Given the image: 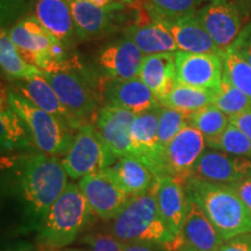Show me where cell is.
Masks as SVG:
<instances>
[{
	"label": "cell",
	"instance_id": "cell-1",
	"mask_svg": "<svg viewBox=\"0 0 251 251\" xmlns=\"http://www.w3.org/2000/svg\"><path fill=\"white\" fill-rule=\"evenodd\" d=\"M15 176L24 201L40 219L68 186L62 161L45 152H33L19 159Z\"/></svg>",
	"mask_w": 251,
	"mask_h": 251
},
{
	"label": "cell",
	"instance_id": "cell-2",
	"mask_svg": "<svg viewBox=\"0 0 251 251\" xmlns=\"http://www.w3.org/2000/svg\"><path fill=\"white\" fill-rule=\"evenodd\" d=\"M184 186L188 199L201 207L224 241L251 233V213L234 186L196 178H188Z\"/></svg>",
	"mask_w": 251,
	"mask_h": 251
},
{
	"label": "cell",
	"instance_id": "cell-3",
	"mask_svg": "<svg viewBox=\"0 0 251 251\" xmlns=\"http://www.w3.org/2000/svg\"><path fill=\"white\" fill-rule=\"evenodd\" d=\"M111 233L124 243H153L170 248L176 240L159 213L153 187L131 197L124 211L112 220Z\"/></svg>",
	"mask_w": 251,
	"mask_h": 251
},
{
	"label": "cell",
	"instance_id": "cell-4",
	"mask_svg": "<svg viewBox=\"0 0 251 251\" xmlns=\"http://www.w3.org/2000/svg\"><path fill=\"white\" fill-rule=\"evenodd\" d=\"M92 214L79 185L68 184L64 192L41 219V240L48 248L68 247L85 229Z\"/></svg>",
	"mask_w": 251,
	"mask_h": 251
},
{
	"label": "cell",
	"instance_id": "cell-5",
	"mask_svg": "<svg viewBox=\"0 0 251 251\" xmlns=\"http://www.w3.org/2000/svg\"><path fill=\"white\" fill-rule=\"evenodd\" d=\"M6 99L11 108L24 121L31 143L39 151L55 157L67 155L76 130L55 115L39 108L14 90H8Z\"/></svg>",
	"mask_w": 251,
	"mask_h": 251
},
{
	"label": "cell",
	"instance_id": "cell-6",
	"mask_svg": "<svg viewBox=\"0 0 251 251\" xmlns=\"http://www.w3.org/2000/svg\"><path fill=\"white\" fill-rule=\"evenodd\" d=\"M43 77L49 81L63 106L78 124H93L97 113L101 108L99 81L94 83L91 75L85 74L81 68L43 72Z\"/></svg>",
	"mask_w": 251,
	"mask_h": 251
},
{
	"label": "cell",
	"instance_id": "cell-7",
	"mask_svg": "<svg viewBox=\"0 0 251 251\" xmlns=\"http://www.w3.org/2000/svg\"><path fill=\"white\" fill-rule=\"evenodd\" d=\"M78 41L98 40L115 33L120 27L127 28V21L136 6L114 2L106 7H97L87 0H70Z\"/></svg>",
	"mask_w": 251,
	"mask_h": 251
},
{
	"label": "cell",
	"instance_id": "cell-8",
	"mask_svg": "<svg viewBox=\"0 0 251 251\" xmlns=\"http://www.w3.org/2000/svg\"><path fill=\"white\" fill-rule=\"evenodd\" d=\"M206 146V139L199 130L192 126L185 127L159 149L156 177L170 176L185 184Z\"/></svg>",
	"mask_w": 251,
	"mask_h": 251
},
{
	"label": "cell",
	"instance_id": "cell-9",
	"mask_svg": "<svg viewBox=\"0 0 251 251\" xmlns=\"http://www.w3.org/2000/svg\"><path fill=\"white\" fill-rule=\"evenodd\" d=\"M115 162L117 158L100 140L93 124L81 126L76 131L70 150L62 159L68 177L72 180H80L86 176L109 168Z\"/></svg>",
	"mask_w": 251,
	"mask_h": 251
},
{
	"label": "cell",
	"instance_id": "cell-10",
	"mask_svg": "<svg viewBox=\"0 0 251 251\" xmlns=\"http://www.w3.org/2000/svg\"><path fill=\"white\" fill-rule=\"evenodd\" d=\"M78 185L93 214L102 220H114L131 199L118 181L111 166L81 178Z\"/></svg>",
	"mask_w": 251,
	"mask_h": 251
},
{
	"label": "cell",
	"instance_id": "cell-11",
	"mask_svg": "<svg viewBox=\"0 0 251 251\" xmlns=\"http://www.w3.org/2000/svg\"><path fill=\"white\" fill-rule=\"evenodd\" d=\"M147 11L151 21H158L170 31L181 51L192 54L222 55V50L198 20L196 11L185 14H164L157 12L147 0Z\"/></svg>",
	"mask_w": 251,
	"mask_h": 251
},
{
	"label": "cell",
	"instance_id": "cell-12",
	"mask_svg": "<svg viewBox=\"0 0 251 251\" xmlns=\"http://www.w3.org/2000/svg\"><path fill=\"white\" fill-rule=\"evenodd\" d=\"M196 15L222 51L233 45L243 30L242 8L231 0H211L198 8Z\"/></svg>",
	"mask_w": 251,
	"mask_h": 251
},
{
	"label": "cell",
	"instance_id": "cell-13",
	"mask_svg": "<svg viewBox=\"0 0 251 251\" xmlns=\"http://www.w3.org/2000/svg\"><path fill=\"white\" fill-rule=\"evenodd\" d=\"M251 177V159L207 148L194 165L191 178L208 183L235 185Z\"/></svg>",
	"mask_w": 251,
	"mask_h": 251
},
{
	"label": "cell",
	"instance_id": "cell-14",
	"mask_svg": "<svg viewBox=\"0 0 251 251\" xmlns=\"http://www.w3.org/2000/svg\"><path fill=\"white\" fill-rule=\"evenodd\" d=\"M176 80L179 85L205 90H216L224 76L221 55L175 52Z\"/></svg>",
	"mask_w": 251,
	"mask_h": 251
},
{
	"label": "cell",
	"instance_id": "cell-15",
	"mask_svg": "<svg viewBox=\"0 0 251 251\" xmlns=\"http://www.w3.org/2000/svg\"><path fill=\"white\" fill-rule=\"evenodd\" d=\"M135 118V113L112 105L101 106L94 118L93 125L100 140L117 161L133 156L130 130Z\"/></svg>",
	"mask_w": 251,
	"mask_h": 251
},
{
	"label": "cell",
	"instance_id": "cell-16",
	"mask_svg": "<svg viewBox=\"0 0 251 251\" xmlns=\"http://www.w3.org/2000/svg\"><path fill=\"white\" fill-rule=\"evenodd\" d=\"M144 55L126 35L106 45L97 57L100 77L106 79L128 80L139 77Z\"/></svg>",
	"mask_w": 251,
	"mask_h": 251
},
{
	"label": "cell",
	"instance_id": "cell-17",
	"mask_svg": "<svg viewBox=\"0 0 251 251\" xmlns=\"http://www.w3.org/2000/svg\"><path fill=\"white\" fill-rule=\"evenodd\" d=\"M101 106L112 105L141 114L159 107L158 100L139 77L128 80L99 78Z\"/></svg>",
	"mask_w": 251,
	"mask_h": 251
},
{
	"label": "cell",
	"instance_id": "cell-18",
	"mask_svg": "<svg viewBox=\"0 0 251 251\" xmlns=\"http://www.w3.org/2000/svg\"><path fill=\"white\" fill-rule=\"evenodd\" d=\"M224 238L216 230L214 225L196 201L187 198V212L180 234L170 249L179 251L190 249L192 251H218Z\"/></svg>",
	"mask_w": 251,
	"mask_h": 251
},
{
	"label": "cell",
	"instance_id": "cell-19",
	"mask_svg": "<svg viewBox=\"0 0 251 251\" xmlns=\"http://www.w3.org/2000/svg\"><path fill=\"white\" fill-rule=\"evenodd\" d=\"M8 35L20 55L40 70L45 64L49 48L57 40L39 23L34 15L24 18L15 24L8 30Z\"/></svg>",
	"mask_w": 251,
	"mask_h": 251
},
{
	"label": "cell",
	"instance_id": "cell-20",
	"mask_svg": "<svg viewBox=\"0 0 251 251\" xmlns=\"http://www.w3.org/2000/svg\"><path fill=\"white\" fill-rule=\"evenodd\" d=\"M153 190L159 213L172 235L177 238L187 212V196L184 183L170 176L158 177Z\"/></svg>",
	"mask_w": 251,
	"mask_h": 251
},
{
	"label": "cell",
	"instance_id": "cell-21",
	"mask_svg": "<svg viewBox=\"0 0 251 251\" xmlns=\"http://www.w3.org/2000/svg\"><path fill=\"white\" fill-rule=\"evenodd\" d=\"M34 17L56 39L72 48L78 40L70 0H35Z\"/></svg>",
	"mask_w": 251,
	"mask_h": 251
},
{
	"label": "cell",
	"instance_id": "cell-22",
	"mask_svg": "<svg viewBox=\"0 0 251 251\" xmlns=\"http://www.w3.org/2000/svg\"><path fill=\"white\" fill-rule=\"evenodd\" d=\"M161 106L137 114L131 125L130 139L133 156L148 165L156 176L161 146L158 143V117Z\"/></svg>",
	"mask_w": 251,
	"mask_h": 251
},
{
	"label": "cell",
	"instance_id": "cell-23",
	"mask_svg": "<svg viewBox=\"0 0 251 251\" xmlns=\"http://www.w3.org/2000/svg\"><path fill=\"white\" fill-rule=\"evenodd\" d=\"M12 90L21 94L39 108L55 115L59 120L68 124L74 130L77 131L81 127L63 106L57 93L50 85L49 81L43 77V75L30 79L12 81Z\"/></svg>",
	"mask_w": 251,
	"mask_h": 251
},
{
	"label": "cell",
	"instance_id": "cell-24",
	"mask_svg": "<svg viewBox=\"0 0 251 251\" xmlns=\"http://www.w3.org/2000/svg\"><path fill=\"white\" fill-rule=\"evenodd\" d=\"M139 78L148 86L157 100L164 98L177 85L175 52L144 56Z\"/></svg>",
	"mask_w": 251,
	"mask_h": 251
},
{
	"label": "cell",
	"instance_id": "cell-25",
	"mask_svg": "<svg viewBox=\"0 0 251 251\" xmlns=\"http://www.w3.org/2000/svg\"><path fill=\"white\" fill-rule=\"evenodd\" d=\"M124 35L139 47L144 56L178 51V46L166 28L158 21L134 24L125 28Z\"/></svg>",
	"mask_w": 251,
	"mask_h": 251
},
{
	"label": "cell",
	"instance_id": "cell-26",
	"mask_svg": "<svg viewBox=\"0 0 251 251\" xmlns=\"http://www.w3.org/2000/svg\"><path fill=\"white\" fill-rule=\"evenodd\" d=\"M111 168L122 188L130 197L148 192L156 184L155 174L148 165L134 156L119 158Z\"/></svg>",
	"mask_w": 251,
	"mask_h": 251
},
{
	"label": "cell",
	"instance_id": "cell-27",
	"mask_svg": "<svg viewBox=\"0 0 251 251\" xmlns=\"http://www.w3.org/2000/svg\"><path fill=\"white\" fill-rule=\"evenodd\" d=\"M0 64L5 76L11 81L30 79L43 75L42 70L28 63L20 55L5 28H1L0 34Z\"/></svg>",
	"mask_w": 251,
	"mask_h": 251
},
{
	"label": "cell",
	"instance_id": "cell-28",
	"mask_svg": "<svg viewBox=\"0 0 251 251\" xmlns=\"http://www.w3.org/2000/svg\"><path fill=\"white\" fill-rule=\"evenodd\" d=\"M215 90L198 89V87L177 85L168 96L159 100L162 107L174 108L177 111L192 114L214 101Z\"/></svg>",
	"mask_w": 251,
	"mask_h": 251
},
{
	"label": "cell",
	"instance_id": "cell-29",
	"mask_svg": "<svg viewBox=\"0 0 251 251\" xmlns=\"http://www.w3.org/2000/svg\"><path fill=\"white\" fill-rule=\"evenodd\" d=\"M188 124L199 130L206 139V142L209 143L221 136L230 125V118L212 103L188 115Z\"/></svg>",
	"mask_w": 251,
	"mask_h": 251
},
{
	"label": "cell",
	"instance_id": "cell-30",
	"mask_svg": "<svg viewBox=\"0 0 251 251\" xmlns=\"http://www.w3.org/2000/svg\"><path fill=\"white\" fill-rule=\"evenodd\" d=\"M221 57L225 76L251 100V65L243 58L234 43L222 51Z\"/></svg>",
	"mask_w": 251,
	"mask_h": 251
},
{
	"label": "cell",
	"instance_id": "cell-31",
	"mask_svg": "<svg viewBox=\"0 0 251 251\" xmlns=\"http://www.w3.org/2000/svg\"><path fill=\"white\" fill-rule=\"evenodd\" d=\"M213 105L230 118L251 108V100L247 94L235 87L224 75L221 83L215 90Z\"/></svg>",
	"mask_w": 251,
	"mask_h": 251
},
{
	"label": "cell",
	"instance_id": "cell-32",
	"mask_svg": "<svg viewBox=\"0 0 251 251\" xmlns=\"http://www.w3.org/2000/svg\"><path fill=\"white\" fill-rule=\"evenodd\" d=\"M1 146L6 149L24 147L30 141L24 121L15 113L6 99V108L1 107ZM31 142V141H30Z\"/></svg>",
	"mask_w": 251,
	"mask_h": 251
},
{
	"label": "cell",
	"instance_id": "cell-33",
	"mask_svg": "<svg viewBox=\"0 0 251 251\" xmlns=\"http://www.w3.org/2000/svg\"><path fill=\"white\" fill-rule=\"evenodd\" d=\"M207 146L230 155L251 159V140L231 124L226 128L221 136L207 143Z\"/></svg>",
	"mask_w": 251,
	"mask_h": 251
},
{
	"label": "cell",
	"instance_id": "cell-34",
	"mask_svg": "<svg viewBox=\"0 0 251 251\" xmlns=\"http://www.w3.org/2000/svg\"><path fill=\"white\" fill-rule=\"evenodd\" d=\"M187 113L177 111L174 108L162 107L159 109L158 117V143L159 146H164L174 139L177 134H179L185 127L190 126L188 124Z\"/></svg>",
	"mask_w": 251,
	"mask_h": 251
},
{
	"label": "cell",
	"instance_id": "cell-35",
	"mask_svg": "<svg viewBox=\"0 0 251 251\" xmlns=\"http://www.w3.org/2000/svg\"><path fill=\"white\" fill-rule=\"evenodd\" d=\"M148 1L157 12L178 15L197 11L198 7L211 0H148Z\"/></svg>",
	"mask_w": 251,
	"mask_h": 251
},
{
	"label": "cell",
	"instance_id": "cell-36",
	"mask_svg": "<svg viewBox=\"0 0 251 251\" xmlns=\"http://www.w3.org/2000/svg\"><path fill=\"white\" fill-rule=\"evenodd\" d=\"M89 251H124L125 243L111 234L94 233L87 235L84 240Z\"/></svg>",
	"mask_w": 251,
	"mask_h": 251
},
{
	"label": "cell",
	"instance_id": "cell-37",
	"mask_svg": "<svg viewBox=\"0 0 251 251\" xmlns=\"http://www.w3.org/2000/svg\"><path fill=\"white\" fill-rule=\"evenodd\" d=\"M218 251H251V233L235 236L224 241Z\"/></svg>",
	"mask_w": 251,
	"mask_h": 251
},
{
	"label": "cell",
	"instance_id": "cell-38",
	"mask_svg": "<svg viewBox=\"0 0 251 251\" xmlns=\"http://www.w3.org/2000/svg\"><path fill=\"white\" fill-rule=\"evenodd\" d=\"M234 45L243 58L251 65V24L241 31L240 36L235 41Z\"/></svg>",
	"mask_w": 251,
	"mask_h": 251
},
{
	"label": "cell",
	"instance_id": "cell-39",
	"mask_svg": "<svg viewBox=\"0 0 251 251\" xmlns=\"http://www.w3.org/2000/svg\"><path fill=\"white\" fill-rule=\"evenodd\" d=\"M230 124L237 127L251 140V108L230 117Z\"/></svg>",
	"mask_w": 251,
	"mask_h": 251
},
{
	"label": "cell",
	"instance_id": "cell-40",
	"mask_svg": "<svg viewBox=\"0 0 251 251\" xmlns=\"http://www.w3.org/2000/svg\"><path fill=\"white\" fill-rule=\"evenodd\" d=\"M234 188L236 190V192L238 193L241 199H242L244 205L247 206V208L251 213V177L236 184Z\"/></svg>",
	"mask_w": 251,
	"mask_h": 251
},
{
	"label": "cell",
	"instance_id": "cell-41",
	"mask_svg": "<svg viewBox=\"0 0 251 251\" xmlns=\"http://www.w3.org/2000/svg\"><path fill=\"white\" fill-rule=\"evenodd\" d=\"M124 251H172L168 246L153 243H125Z\"/></svg>",
	"mask_w": 251,
	"mask_h": 251
},
{
	"label": "cell",
	"instance_id": "cell-42",
	"mask_svg": "<svg viewBox=\"0 0 251 251\" xmlns=\"http://www.w3.org/2000/svg\"><path fill=\"white\" fill-rule=\"evenodd\" d=\"M45 251H89V249H79V248H48Z\"/></svg>",
	"mask_w": 251,
	"mask_h": 251
},
{
	"label": "cell",
	"instance_id": "cell-43",
	"mask_svg": "<svg viewBox=\"0 0 251 251\" xmlns=\"http://www.w3.org/2000/svg\"><path fill=\"white\" fill-rule=\"evenodd\" d=\"M179 251H192V250H190V249H181Z\"/></svg>",
	"mask_w": 251,
	"mask_h": 251
}]
</instances>
